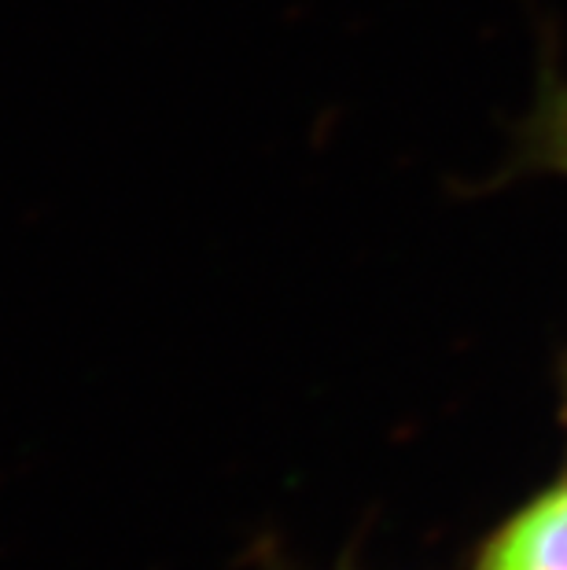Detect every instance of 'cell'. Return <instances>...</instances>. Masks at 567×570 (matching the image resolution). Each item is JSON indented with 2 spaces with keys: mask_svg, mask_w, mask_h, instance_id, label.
<instances>
[{
  "mask_svg": "<svg viewBox=\"0 0 567 570\" xmlns=\"http://www.w3.org/2000/svg\"><path fill=\"white\" fill-rule=\"evenodd\" d=\"M468 570H567V475L538 487L482 533Z\"/></svg>",
  "mask_w": 567,
  "mask_h": 570,
  "instance_id": "obj_1",
  "label": "cell"
},
{
  "mask_svg": "<svg viewBox=\"0 0 567 570\" xmlns=\"http://www.w3.org/2000/svg\"><path fill=\"white\" fill-rule=\"evenodd\" d=\"M560 423H564V434H567V350H564V361H560Z\"/></svg>",
  "mask_w": 567,
  "mask_h": 570,
  "instance_id": "obj_3",
  "label": "cell"
},
{
  "mask_svg": "<svg viewBox=\"0 0 567 570\" xmlns=\"http://www.w3.org/2000/svg\"><path fill=\"white\" fill-rule=\"evenodd\" d=\"M505 177H560L567 180V75L546 63L538 96L512 132Z\"/></svg>",
  "mask_w": 567,
  "mask_h": 570,
  "instance_id": "obj_2",
  "label": "cell"
}]
</instances>
